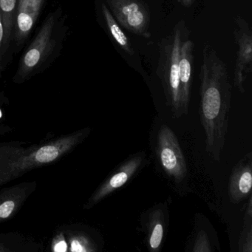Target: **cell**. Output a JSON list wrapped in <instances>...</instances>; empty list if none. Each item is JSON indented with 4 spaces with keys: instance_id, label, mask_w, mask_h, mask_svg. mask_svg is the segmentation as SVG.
<instances>
[{
    "instance_id": "e0dca14e",
    "label": "cell",
    "mask_w": 252,
    "mask_h": 252,
    "mask_svg": "<svg viewBox=\"0 0 252 252\" xmlns=\"http://www.w3.org/2000/svg\"><path fill=\"white\" fill-rule=\"evenodd\" d=\"M4 29L2 24V15H1V9H0V77L2 76L4 70L6 69L5 63H4L3 57H2V45H3Z\"/></svg>"
},
{
    "instance_id": "5b68a950",
    "label": "cell",
    "mask_w": 252,
    "mask_h": 252,
    "mask_svg": "<svg viewBox=\"0 0 252 252\" xmlns=\"http://www.w3.org/2000/svg\"><path fill=\"white\" fill-rule=\"evenodd\" d=\"M148 163L147 153L144 151L138 152L128 157L98 187L90 200L88 206H94L107 196L125 187Z\"/></svg>"
},
{
    "instance_id": "6da1fadb",
    "label": "cell",
    "mask_w": 252,
    "mask_h": 252,
    "mask_svg": "<svg viewBox=\"0 0 252 252\" xmlns=\"http://www.w3.org/2000/svg\"><path fill=\"white\" fill-rule=\"evenodd\" d=\"M199 116L204 130L205 150L220 161L225 144L231 101L226 65L209 44L203 48Z\"/></svg>"
},
{
    "instance_id": "44dd1931",
    "label": "cell",
    "mask_w": 252,
    "mask_h": 252,
    "mask_svg": "<svg viewBox=\"0 0 252 252\" xmlns=\"http://www.w3.org/2000/svg\"><path fill=\"white\" fill-rule=\"evenodd\" d=\"M2 111H1V110H0V119H1V118H2Z\"/></svg>"
},
{
    "instance_id": "5bb4252c",
    "label": "cell",
    "mask_w": 252,
    "mask_h": 252,
    "mask_svg": "<svg viewBox=\"0 0 252 252\" xmlns=\"http://www.w3.org/2000/svg\"><path fill=\"white\" fill-rule=\"evenodd\" d=\"M239 252H252V197L249 196L243 218V230L238 241Z\"/></svg>"
},
{
    "instance_id": "277c9868",
    "label": "cell",
    "mask_w": 252,
    "mask_h": 252,
    "mask_svg": "<svg viewBox=\"0 0 252 252\" xmlns=\"http://www.w3.org/2000/svg\"><path fill=\"white\" fill-rule=\"evenodd\" d=\"M156 157L158 166L176 187L188 181V165L177 135L169 126L162 125L156 136Z\"/></svg>"
},
{
    "instance_id": "8fae6325",
    "label": "cell",
    "mask_w": 252,
    "mask_h": 252,
    "mask_svg": "<svg viewBox=\"0 0 252 252\" xmlns=\"http://www.w3.org/2000/svg\"><path fill=\"white\" fill-rule=\"evenodd\" d=\"M194 42L184 41L181 46L179 60V85L181 104L184 114L188 116L194 69Z\"/></svg>"
},
{
    "instance_id": "30bf717a",
    "label": "cell",
    "mask_w": 252,
    "mask_h": 252,
    "mask_svg": "<svg viewBox=\"0 0 252 252\" xmlns=\"http://www.w3.org/2000/svg\"><path fill=\"white\" fill-rule=\"evenodd\" d=\"M252 154L249 153L233 168L228 184V197L234 204L249 198L252 195Z\"/></svg>"
},
{
    "instance_id": "ac0fdd59",
    "label": "cell",
    "mask_w": 252,
    "mask_h": 252,
    "mask_svg": "<svg viewBox=\"0 0 252 252\" xmlns=\"http://www.w3.org/2000/svg\"><path fill=\"white\" fill-rule=\"evenodd\" d=\"M15 207V203L12 200H7L0 205V218H7L11 215Z\"/></svg>"
},
{
    "instance_id": "7a4b0ae2",
    "label": "cell",
    "mask_w": 252,
    "mask_h": 252,
    "mask_svg": "<svg viewBox=\"0 0 252 252\" xmlns=\"http://www.w3.org/2000/svg\"><path fill=\"white\" fill-rule=\"evenodd\" d=\"M67 15L61 6L51 11L20 58L14 81L21 83L49 68L60 56L68 32Z\"/></svg>"
},
{
    "instance_id": "3957f363",
    "label": "cell",
    "mask_w": 252,
    "mask_h": 252,
    "mask_svg": "<svg viewBox=\"0 0 252 252\" xmlns=\"http://www.w3.org/2000/svg\"><path fill=\"white\" fill-rule=\"evenodd\" d=\"M188 37V29L180 21L169 36L160 42L157 74L161 82L166 103L176 119L185 116L181 104L179 85V60L181 46Z\"/></svg>"
},
{
    "instance_id": "52a82bcc",
    "label": "cell",
    "mask_w": 252,
    "mask_h": 252,
    "mask_svg": "<svg viewBox=\"0 0 252 252\" xmlns=\"http://www.w3.org/2000/svg\"><path fill=\"white\" fill-rule=\"evenodd\" d=\"M46 2L47 0H18L11 40V59L27 42Z\"/></svg>"
},
{
    "instance_id": "9a60e30c",
    "label": "cell",
    "mask_w": 252,
    "mask_h": 252,
    "mask_svg": "<svg viewBox=\"0 0 252 252\" xmlns=\"http://www.w3.org/2000/svg\"><path fill=\"white\" fill-rule=\"evenodd\" d=\"M60 155V150L58 147L54 145L45 146L36 152L34 159L39 163H50L56 160Z\"/></svg>"
},
{
    "instance_id": "7c38bea8",
    "label": "cell",
    "mask_w": 252,
    "mask_h": 252,
    "mask_svg": "<svg viewBox=\"0 0 252 252\" xmlns=\"http://www.w3.org/2000/svg\"><path fill=\"white\" fill-rule=\"evenodd\" d=\"M18 0H0V9L4 29L2 57L6 67L11 61V47Z\"/></svg>"
},
{
    "instance_id": "ba28073f",
    "label": "cell",
    "mask_w": 252,
    "mask_h": 252,
    "mask_svg": "<svg viewBox=\"0 0 252 252\" xmlns=\"http://www.w3.org/2000/svg\"><path fill=\"white\" fill-rule=\"evenodd\" d=\"M234 39L237 45L234 68V84L239 92L244 94V84L252 70V32L247 21L237 16L234 19Z\"/></svg>"
},
{
    "instance_id": "2e32d148",
    "label": "cell",
    "mask_w": 252,
    "mask_h": 252,
    "mask_svg": "<svg viewBox=\"0 0 252 252\" xmlns=\"http://www.w3.org/2000/svg\"><path fill=\"white\" fill-rule=\"evenodd\" d=\"M191 252H211L213 251L209 236L204 230H200L196 234L191 244Z\"/></svg>"
},
{
    "instance_id": "d6986e66",
    "label": "cell",
    "mask_w": 252,
    "mask_h": 252,
    "mask_svg": "<svg viewBox=\"0 0 252 252\" xmlns=\"http://www.w3.org/2000/svg\"><path fill=\"white\" fill-rule=\"evenodd\" d=\"M67 250V244L64 240L59 242L57 244H56L55 247H54V251L55 252H65Z\"/></svg>"
},
{
    "instance_id": "ffe728a7",
    "label": "cell",
    "mask_w": 252,
    "mask_h": 252,
    "mask_svg": "<svg viewBox=\"0 0 252 252\" xmlns=\"http://www.w3.org/2000/svg\"><path fill=\"white\" fill-rule=\"evenodd\" d=\"M178 2L185 7H189L194 3V0H178Z\"/></svg>"
},
{
    "instance_id": "8992f818",
    "label": "cell",
    "mask_w": 252,
    "mask_h": 252,
    "mask_svg": "<svg viewBox=\"0 0 252 252\" xmlns=\"http://www.w3.org/2000/svg\"><path fill=\"white\" fill-rule=\"evenodd\" d=\"M112 14L125 29L144 38H150V17L141 0H106Z\"/></svg>"
},
{
    "instance_id": "4fadbf2b",
    "label": "cell",
    "mask_w": 252,
    "mask_h": 252,
    "mask_svg": "<svg viewBox=\"0 0 252 252\" xmlns=\"http://www.w3.org/2000/svg\"><path fill=\"white\" fill-rule=\"evenodd\" d=\"M101 13L105 20L107 29L111 34L112 37L116 41V43L129 55H133L134 51L131 45L130 41L128 39L127 36L125 34V32L121 29L119 25L116 22V19L113 17L111 11L109 9L108 7L102 2L101 3Z\"/></svg>"
},
{
    "instance_id": "9c48e42d",
    "label": "cell",
    "mask_w": 252,
    "mask_h": 252,
    "mask_svg": "<svg viewBox=\"0 0 252 252\" xmlns=\"http://www.w3.org/2000/svg\"><path fill=\"white\" fill-rule=\"evenodd\" d=\"M169 220V208L166 203L155 205L143 212L140 220L141 231L144 232L146 246L150 252L161 250Z\"/></svg>"
}]
</instances>
